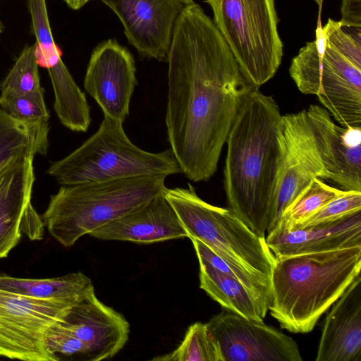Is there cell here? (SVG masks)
I'll return each mask as SVG.
<instances>
[{
	"label": "cell",
	"instance_id": "44dd1931",
	"mask_svg": "<svg viewBox=\"0 0 361 361\" xmlns=\"http://www.w3.org/2000/svg\"><path fill=\"white\" fill-rule=\"evenodd\" d=\"M49 131L48 123L18 121L0 107V174L26 158L45 155Z\"/></svg>",
	"mask_w": 361,
	"mask_h": 361
},
{
	"label": "cell",
	"instance_id": "5b68a950",
	"mask_svg": "<svg viewBox=\"0 0 361 361\" xmlns=\"http://www.w3.org/2000/svg\"><path fill=\"white\" fill-rule=\"evenodd\" d=\"M47 173L61 185L182 173L171 148L145 151L127 136L123 123L104 116L98 130Z\"/></svg>",
	"mask_w": 361,
	"mask_h": 361
},
{
	"label": "cell",
	"instance_id": "9a60e30c",
	"mask_svg": "<svg viewBox=\"0 0 361 361\" xmlns=\"http://www.w3.org/2000/svg\"><path fill=\"white\" fill-rule=\"evenodd\" d=\"M57 323L85 344L89 361L113 357L126 345L130 332L126 318L102 302L94 290L74 303Z\"/></svg>",
	"mask_w": 361,
	"mask_h": 361
},
{
	"label": "cell",
	"instance_id": "603a6c76",
	"mask_svg": "<svg viewBox=\"0 0 361 361\" xmlns=\"http://www.w3.org/2000/svg\"><path fill=\"white\" fill-rule=\"evenodd\" d=\"M192 240L199 263L208 264L240 281L269 309L271 300V279L255 274L236 266L215 253L207 245L196 238Z\"/></svg>",
	"mask_w": 361,
	"mask_h": 361
},
{
	"label": "cell",
	"instance_id": "ac0fdd59",
	"mask_svg": "<svg viewBox=\"0 0 361 361\" xmlns=\"http://www.w3.org/2000/svg\"><path fill=\"white\" fill-rule=\"evenodd\" d=\"M360 283L359 274L326 314L316 361L361 360Z\"/></svg>",
	"mask_w": 361,
	"mask_h": 361
},
{
	"label": "cell",
	"instance_id": "1f68e13d",
	"mask_svg": "<svg viewBox=\"0 0 361 361\" xmlns=\"http://www.w3.org/2000/svg\"><path fill=\"white\" fill-rule=\"evenodd\" d=\"M341 26L361 27V0H342Z\"/></svg>",
	"mask_w": 361,
	"mask_h": 361
},
{
	"label": "cell",
	"instance_id": "e0dca14e",
	"mask_svg": "<svg viewBox=\"0 0 361 361\" xmlns=\"http://www.w3.org/2000/svg\"><path fill=\"white\" fill-rule=\"evenodd\" d=\"M276 258L361 246V210L293 231L275 228L265 238Z\"/></svg>",
	"mask_w": 361,
	"mask_h": 361
},
{
	"label": "cell",
	"instance_id": "8fae6325",
	"mask_svg": "<svg viewBox=\"0 0 361 361\" xmlns=\"http://www.w3.org/2000/svg\"><path fill=\"white\" fill-rule=\"evenodd\" d=\"M207 329L224 361H301L297 343L278 329L227 310L214 315Z\"/></svg>",
	"mask_w": 361,
	"mask_h": 361
},
{
	"label": "cell",
	"instance_id": "8992f818",
	"mask_svg": "<svg viewBox=\"0 0 361 361\" xmlns=\"http://www.w3.org/2000/svg\"><path fill=\"white\" fill-rule=\"evenodd\" d=\"M164 195L188 238L200 240L236 266L271 279L276 259L265 238L252 232L229 208L204 201L190 184L185 188H166Z\"/></svg>",
	"mask_w": 361,
	"mask_h": 361
},
{
	"label": "cell",
	"instance_id": "7c38bea8",
	"mask_svg": "<svg viewBox=\"0 0 361 361\" xmlns=\"http://www.w3.org/2000/svg\"><path fill=\"white\" fill-rule=\"evenodd\" d=\"M135 73L133 56L116 39L103 41L93 49L83 84L104 116L122 123L128 117L137 85Z\"/></svg>",
	"mask_w": 361,
	"mask_h": 361
},
{
	"label": "cell",
	"instance_id": "4dcf8cb0",
	"mask_svg": "<svg viewBox=\"0 0 361 361\" xmlns=\"http://www.w3.org/2000/svg\"><path fill=\"white\" fill-rule=\"evenodd\" d=\"M46 344L49 350L57 356L77 357L80 360L89 361L88 351L85 344L61 328L57 322L48 329Z\"/></svg>",
	"mask_w": 361,
	"mask_h": 361
},
{
	"label": "cell",
	"instance_id": "2e32d148",
	"mask_svg": "<svg viewBox=\"0 0 361 361\" xmlns=\"http://www.w3.org/2000/svg\"><path fill=\"white\" fill-rule=\"evenodd\" d=\"M306 112L329 180L345 190L361 191V128L337 125L319 105H310Z\"/></svg>",
	"mask_w": 361,
	"mask_h": 361
},
{
	"label": "cell",
	"instance_id": "5bb4252c",
	"mask_svg": "<svg viewBox=\"0 0 361 361\" xmlns=\"http://www.w3.org/2000/svg\"><path fill=\"white\" fill-rule=\"evenodd\" d=\"M34 158L28 157L0 174V259L6 257L23 235L43 237V220L31 204Z\"/></svg>",
	"mask_w": 361,
	"mask_h": 361
},
{
	"label": "cell",
	"instance_id": "ffe728a7",
	"mask_svg": "<svg viewBox=\"0 0 361 361\" xmlns=\"http://www.w3.org/2000/svg\"><path fill=\"white\" fill-rule=\"evenodd\" d=\"M200 264V287L222 307L246 319L263 322L268 307L238 279Z\"/></svg>",
	"mask_w": 361,
	"mask_h": 361
},
{
	"label": "cell",
	"instance_id": "d4e9b609",
	"mask_svg": "<svg viewBox=\"0 0 361 361\" xmlns=\"http://www.w3.org/2000/svg\"><path fill=\"white\" fill-rule=\"evenodd\" d=\"M152 360L224 361V359L219 345L209 333L206 323L197 322L189 326L177 348Z\"/></svg>",
	"mask_w": 361,
	"mask_h": 361
},
{
	"label": "cell",
	"instance_id": "277c9868",
	"mask_svg": "<svg viewBox=\"0 0 361 361\" xmlns=\"http://www.w3.org/2000/svg\"><path fill=\"white\" fill-rule=\"evenodd\" d=\"M165 176L61 185L42 216L49 234L64 247L164 194Z\"/></svg>",
	"mask_w": 361,
	"mask_h": 361
},
{
	"label": "cell",
	"instance_id": "e575fe53",
	"mask_svg": "<svg viewBox=\"0 0 361 361\" xmlns=\"http://www.w3.org/2000/svg\"><path fill=\"white\" fill-rule=\"evenodd\" d=\"M4 25L0 18V33H1L4 31Z\"/></svg>",
	"mask_w": 361,
	"mask_h": 361
},
{
	"label": "cell",
	"instance_id": "ba28073f",
	"mask_svg": "<svg viewBox=\"0 0 361 361\" xmlns=\"http://www.w3.org/2000/svg\"><path fill=\"white\" fill-rule=\"evenodd\" d=\"M315 32L293 59L290 77L302 93L317 95L341 126L361 128V68L327 42L320 12Z\"/></svg>",
	"mask_w": 361,
	"mask_h": 361
},
{
	"label": "cell",
	"instance_id": "3957f363",
	"mask_svg": "<svg viewBox=\"0 0 361 361\" xmlns=\"http://www.w3.org/2000/svg\"><path fill=\"white\" fill-rule=\"evenodd\" d=\"M276 259L269 310L282 329L305 334L360 274L361 246Z\"/></svg>",
	"mask_w": 361,
	"mask_h": 361
},
{
	"label": "cell",
	"instance_id": "7a4b0ae2",
	"mask_svg": "<svg viewBox=\"0 0 361 361\" xmlns=\"http://www.w3.org/2000/svg\"><path fill=\"white\" fill-rule=\"evenodd\" d=\"M279 107L254 88L246 96L226 140L224 189L229 209L265 238L281 162Z\"/></svg>",
	"mask_w": 361,
	"mask_h": 361
},
{
	"label": "cell",
	"instance_id": "83f0119b",
	"mask_svg": "<svg viewBox=\"0 0 361 361\" xmlns=\"http://www.w3.org/2000/svg\"><path fill=\"white\" fill-rule=\"evenodd\" d=\"M0 107L13 118L27 123L45 124L49 119L44 93L20 94L1 92Z\"/></svg>",
	"mask_w": 361,
	"mask_h": 361
},
{
	"label": "cell",
	"instance_id": "4fadbf2b",
	"mask_svg": "<svg viewBox=\"0 0 361 361\" xmlns=\"http://www.w3.org/2000/svg\"><path fill=\"white\" fill-rule=\"evenodd\" d=\"M118 16L128 42L142 57L166 61L176 22L185 6L178 0H102Z\"/></svg>",
	"mask_w": 361,
	"mask_h": 361
},
{
	"label": "cell",
	"instance_id": "30bf717a",
	"mask_svg": "<svg viewBox=\"0 0 361 361\" xmlns=\"http://www.w3.org/2000/svg\"><path fill=\"white\" fill-rule=\"evenodd\" d=\"M281 162L267 233H271L285 209L314 178L329 180L317 150L306 109L281 116L279 126Z\"/></svg>",
	"mask_w": 361,
	"mask_h": 361
},
{
	"label": "cell",
	"instance_id": "cb8c5ba5",
	"mask_svg": "<svg viewBox=\"0 0 361 361\" xmlns=\"http://www.w3.org/2000/svg\"><path fill=\"white\" fill-rule=\"evenodd\" d=\"M343 190L330 186L320 178H314L285 209L275 228L290 229L342 194Z\"/></svg>",
	"mask_w": 361,
	"mask_h": 361
},
{
	"label": "cell",
	"instance_id": "4316f807",
	"mask_svg": "<svg viewBox=\"0 0 361 361\" xmlns=\"http://www.w3.org/2000/svg\"><path fill=\"white\" fill-rule=\"evenodd\" d=\"M1 92L20 94L44 93L41 86L35 44L25 45L4 79L0 82Z\"/></svg>",
	"mask_w": 361,
	"mask_h": 361
},
{
	"label": "cell",
	"instance_id": "d6a6232c",
	"mask_svg": "<svg viewBox=\"0 0 361 361\" xmlns=\"http://www.w3.org/2000/svg\"><path fill=\"white\" fill-rule=\"evenodd\" d=\"M71 9L77 11L82 8L91 0H63Z\"/></svg>",
	"mask_w": 361,
	"mask_h": 361
},
{
	"label": "cell",
	"instance_id": "f546056e",
	"mask_svg": "<svg viewBox=\"0 0 361 361\" xmlns=\"http://www.w3.org/2000/svg\"><path fill=\"white\" fill-rule=\"evenodd\" d=\"M327 42L357 67L361 68V32L359 27L341 26L329 19L323 27Z\"/></svg>",
	"mask_w": 361,
	"mask_h": 361
},
{
	"label": "cell",
	"instance_id": "52a82bcc",
	"mask_svg": "<svg viewBox=\"0 0 361 361\" xmlns=\"http://www.w3.org/2000/svg\"><path fill=\"white\" fill-rule=\"evenodd\" d=\"M215 25L255 88L276 73L283 56L274 0H207Z\"/></svg>",
	"mask_w": 361,
	"mask_h": 361
},
{
	"label": "cell",
	"instance_id": "9c48e42d",
	"mask_svg": "<svg viewBox=\"0 0 361 361\" xmlns=\"http://www.w3.org/2000/svg\"><path fill=\"white\" fill-rule=\"evenodd\" d=\"M75 302L39 300L0 288V357L59 360L47 348L46 335Z\"/></svg>",
	"mask_w": 361,
	"mask_h": 361
},
{
	"label": "cell",
	"instance_id": "6da1fadb",
	"mask_svg": "<svg viewBox=\"0 0 361 361\" xmlns=\"http://www.w3.org/2000/svg\"><path fill=\"white\" fill-rule=\"evenodd\" d=\"M166 62L170 148L186 178L207 181L216 171L246 96L255 87L213 20L196 3L185 6L178 18Z\"/></svg>",
	"mask_w": 361,
	"mask_h": 361
},
{
	"label": "cell",
	"instance_id": "7402d4cb",
	"mask_svg": "<svg viewBox=\"0 0 361 361\" xmlns=\"http://www.w3.org/2000/svg\"><path fill=\"white\" fill-rule=\"evenodd\" d=\"M0 288L39 300L75 302L94 290L92 281L78 271L49 279H24L0 275Z\"/></svg>",
	"mask_w": 361,
	"mask_h": 361
},
{
	"label": "cell",
	"instance_id": "836d02e7",
	"mask_svg": "<svg viewBox=\"0 0 361 361\" xmlns=\"http://www.w3.org/2000/svg\"><path fill=\"white\" fill-rule=\"evenodd\" d=\"M182 3L184 6L190 5L195 3L194 0H178Z\"/></svg>",
	"mask_w": 361,
	"mask_h": 361
},
{
	"label": "cell",
	"instance_id": "f1b7e54d",
	"mask_svg": "<svg viewBox=\"0 0 361 361\" xmlns=\"http://www.w3.org/2000/svg\"><path fill=\"white\" fill-rule=\"evenodd\" d=\"M360 210L361 191L344 190L342 194L288 231L302 229L326 223Z\"/></svg>",
	"mask_w": 361,
	"mask_h": 361
},
{
	"label": "cell",
	"instance_id": "d6986e66",
	"mask_svg": "<svg viewBox=\"0 0 361 361\" xmlns=\"http://www.w3.org/2000/svg\"><path fill=\"white\" fill-rule=\"evenodd\" d=\"M105 240L154 243L188 238L174 209L161 194L90 234Z\"/></svg>",
	"mask_w": 361,
	"mask_h": 361
},
{
	"label": "cell",
	"instance_id": "484cf974",
	"mask_svg": "<svg viewBox=\"0 0 361 361\" xmlns=\"http://www.w3.org/2000/svg\"><path fill=\"white\" fill-rule=\"evenodd\" d=\"M35 37V54L39 66L51 68L62 61L50 25L46 0H27Z\"/></svg>",
	"mask_w": 361,
	"mask_h": 361
}]
</instances>
